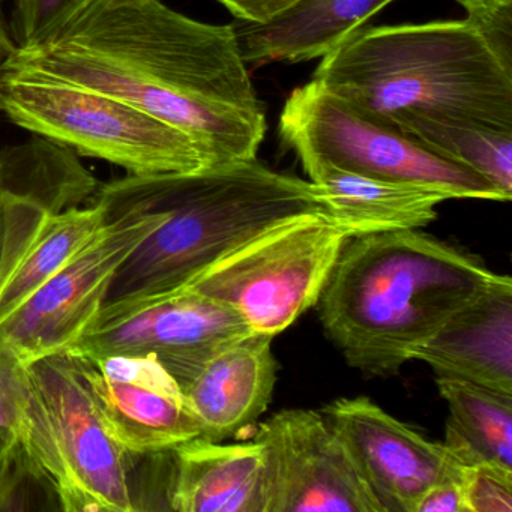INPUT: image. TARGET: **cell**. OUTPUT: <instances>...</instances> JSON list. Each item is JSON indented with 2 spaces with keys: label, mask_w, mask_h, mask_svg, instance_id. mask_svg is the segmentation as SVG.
<instances>
[{
  "label": "cell",
  "mask_w": 512,
  "mask_h": 512,
  "mask_svg": "<svg viewBox=\"0 0 512 512\" xmlns=\"http://www.w3.org/2000/svg\"><path fill=\"white\" fill-rule=\"evenodd\" d=\"M299 161L319 191L326 217L349 238L421 229L436 220L440 203L452 200L442 191L355 175L317 158Z\"/></svg>",
  "instance_id": "cell-17"
},
{
  "label": "cell",
  "mask_w": 512,
  "mask_h": 512,
  "mask_svg": "<svg viewBox=\"0 0 512 512\" xmlns=\"http://www.w3.org/2000/svg\"><path fill=\"white\" fill-rule=\"evenodd\" d=\"M2 113L17 127L127 175L191 173L217 166L184 131L127 101L38 71L4 65Z\"/></svg>",
  "instance_id": "cell-5"
},
{
  "label": "cell",
  "mask_w": 512,
  "mask_h": 512,
  "mask_svg": "<svg viewBox=\"0 0 512 512\" xmlns=\"http://www.w3.org/2000/svg\"><path fill=\"white\" fill-rule=\"evenodd\" d=\"M19 445L62 511H136L131 455L101 421L67 352L28 364Z\"/></svg>",
  "instance_id": "cell-6"
},
{
  "label": "cell",
  "mask_w": 512,
  "mask_h": 512,
  "mask_svg": "<svg viewBox=\"0 0 512 512\" xmlns=\"http://www.w3.org/2000/svg\"><path fill=\"white\" fill-rule=\"evenodd\" d=\"M4 65L127 101L193 137L217 164L257 158L265 139L233 25L199 22L161 0H88Z\"/></svg>",
  "instance_id": "cell-1"
},
{
  "label": "cell",
  "mask_w": 512,
  "mask_h": 512,
  "mask_svg": "<svg viewBox=\"0 0 512 512\" xmlns=\"http://www.w3.org/2000/svg\"><path fill=\"white\" fill-rule=\"evenodd\" d=\"M49 215L34 200L0 191V289Z\"/></svg>",
  "instance_id": "cell-23"
},
{
  "label": "cell",
  "mask_w": 512,
  "mask_h": 512,
  "mask_svg": "<svg viewBox=\"0 0 512 512\" xmlns=\"http://www.w3.org/2000/svg\"><path fill=\"white\" fill-rule=\"evenodd\" d=\"M394 0H299L293 10L268 25H233L248 64L314 61L344 38L364 28Z\"/></svg>",
  "instance_id": "cell-18"
},
{
  "label": "cell",
  "mask_w": 512,
  "mask_h": 512,
  "mask_svg": "<svg viewBox=\"0 0 512 512\" xmlns=\"http://www.w3.org/2000/svg\"><path fill=\"white\" fill-rule=\"evenodd\" d=\"M67 353L101 421L131 457L169 451L200 436L182 386L155 356Z\"/></svg>",
  "instance_id": "cell-12"
},
{
  "label": "cell",
  "mask_w": 512,
  "mask_h": 512,
  "mask_svg": "<svg viewBox=\"0 0 512 512\" xmlns=\"http://www.w3.org/2000/svg\"><path fill=\"white\" fill-rule=\"evenodd\" d=\"M461 466L460 461H455L437 478L419 497L415 512H464Z\"/></svg>",
  "instance_id": "cell-28"
},
{
  "label": "cell",
  "mask_w": 512,
  "mask_h": 512,
  "mask_svg": "<svg viewBox=\"0 0 512 512\" xmlns=\"http://www.w3.org/2000/svg\"><path fill=\"white\" fill-rule=\"evenodd\" d=\"M448 403L443 445L463 466L491 463L512 469V395L464 380L437 377Z\"/></svg>",
  "instance_id": "cell-19"
},
{
  "label": "cell",
  "mask_w": 512,
  "mask_h": 512,
  "mask_svg": "<svg viewBox=\"0 0 512 512\" xmlns=\"http://www.w3.org/2000/svg\"><path fill=\"white\" fill-rule=\"evenodd\" d=\"M403 134L445 160L473 170L512 199V130L476 122L428 121Z\"/></svg>",
  "instance_id": "cell-22"
},
{
  "label": "cell",
  "mask_w": 512,
  "mask_h": 512,
  "mask_svg": "<svg viewBox=\"0 0 512 512\" xmlns=\"http://www.w3.org/2000/svg\"><path fill=\"white\" fill-rule=\"evenodd\" d=\"M254 440L265 457V512H383L322 412L281 410Z\"/></svg>",
  "instance_id": "cell-11"
},
{
  "label": "cell",
  "mask_w": 512,
  "mask_h": 512,
  "mask_svg": "<svg viewBox=\"0 0 512 512\" xmlns=\"http://www.w3.org/2000/svg\"><path fill=\"white\" fill-rule=\"evenodd\" d=\"M14 50H16V43L11 34L10 20L5 16L4 7L0 2V83H2V68L8 58L13 55ZM0 113H2V107H0Z\"/></svg>",
  "instance_id": "cell-31"
},
{
  "label": "cell",
  "mask_w": 512,
  "mask_h": 512,
  "mask_svg": "<svg viewBox=\"0 0 512 512\" xmlns=\"http://www.w3.org/2000/svg\"><path fill=\"white\" fill-rule=\"evenodd\" d=\"M98 187L76 152L44 137L0 151V191L34 200L49 214L79 208Z\"/></svg>",
  "instance_id": "cell-20"
},
{
  "label": "cell",
  "mask_w": 512,
  "mask_h": 512,
  "mask_svg": "<svg viewBox=\"0 0 512 512\" xmlns=\"http://www.w3.org/2000/svg\"><path fill=\"white\" fill-rule=\"evenodd\" d=\"M323 413L352 455L383 512H415L425 490L457 458L389 415L370 398H340Z\"/></svg>",
  "instance_id": "cell-13"
},
{
  "label": "cell",
  "mask_w": 512,
  "mask_h": 512,
  "mask_svg": "<svg viewBox=\"0 0 512 512\" xmlns=\"http://www.w3.org/2000/svg\"><path fill=\"white\" fill-rule=\"evenodd\" d=\"M26 368L28 364L0 340V437L16 445L22 431Z\"/></svg>",
  "instance_id": "cell-26"
},
{
  "label": "cell",
  "mask_w": 512,
  "mask_h": 512,
  "mask_svg": "<svg viewBox=\"0 0 512 512\" xmlns=\"http://www.w3.org/2000/svg\"><path fill=\"white\" fill-rule=\"evenodd\" d=\"M278 133L299 160L317 158L355 175L442 191L452 200L509 202L478 173L428 151L314 80L289 95Z\"/></svg>",
  "instance_id": "cell-7"
},
{
  "label": "cell",
  "mask_w": 512,
  "mask_h": 512,
  "mask_svg": "<svg viewBox=\"0 0 512 512\" xmlns=\"http://www.w3.org/2000/svg\"><path fill=\"white\" fill-rule=\"evenodd\" d=\"M167 509L265 512V457L257 440L223 443L196 437L169 452Z\"/></svg>",
  "instance_id": "cell-16"
},
{
  "label": "cell",
  "mask_w": 512,
  "mask_h": 512,
  "mask_svg": "<svg viewBox=\"0 0 512 512\" xmlns=\"http://www.w3.org/2000/svg\"><path fill=\"white\" fill-rule=\"evenodd\" d=\"M88 0H14L10 28L17 49L52 37Z\"/></svg>",
  "instance_id": "cell-24"
},
{
  "label": "cell",
  "mask_w": 512,
  "mask_h": 512,
  "mask_svg": "<svg viewBox=\"0 0 512 512\" xmlns=\"http://www.w3.org/2000/svg\"><path fill=\"white\" fill-rule=\"evenodd\" d=\"M349 236L325 214L284 221L232 251L185 287L275 337L316 307Z\"/></svg>",
  "instance_id": "cell-8"
},
{
  "label": "cell",
  "mask_w": 512,
  "mask_h": 512,
  "mask_svg": "<svg viewBox=\"0 0 512 512\" xmlns=\"http://www.w3.org/2000/svg\"><path fill=\"white\" fill-rule=\"evenodd\" d=\"M272 340L251 332L233 341L182 388L200 436L223 442L268 409L278 370Z\"/></svg>",
  "instance_id": "cell-15"
},
{
  "label": "cell",
  "mask_w": 512,
  "mask_h": 512,
  "mask_svg": "<svg viewBox=\"0 0 512 512\" xmlns=\"http://www.w3.org/2000/svg\"><path fill=\"white\" fill-rule=\"evenodd\" d=\"M494 275L418 229L368 233L347 239L316 307L350 367L388 377Z\"/></svg>",
  "instance_id": "cell-4"
},
{
  "label": "cell",
  "mask_w": 512,
  "mask_h": 512,
  "mask_svg": "<svg viewBox=\"0 0 512 512\" xmlns=\"http://www.w3.org/2000/svg\"><path fill=\"white\" fill-rule=\"evenodd\" d=\"M157 224L152 212L107 221L94 241L0 323V340L25 364L70 350L97 320L119 266Z\"/></svg>",
  "instance_id": "cell-9"
},
{
  "label": "cell",
  "mask_w": 512,
  "mask_h": 512,
  "mask_svg": "<svg viewBox=\"0 0 512 512\" xmlns=\"http://www.w3.org/2000/svg\"><path fill=\"white\" fill-rule=\"evenodd\" d=\"M511 37L469 17L364 26L320 58L311 80L400 133L428 121L512 130Z\"/></svg>",
  "instance_id": "cell-3"
},
{
  "label": "cell",
  "mask_w": 512,
  "mask_h": 512,
  "mask_svg": "<svg viewBox=\"0 0 512 512\" xmlns=\"http://www.w3.org/2000/svg\"><path fill=\"white\" fill-rule=\"evenodd\" d=\"M248 334L235 311L184 289L103 311L67 352L155 356L184 388L212 356Z\"/></svg>",
  "instance_id": "cell-10"
},
{
  "label": "cell",
  "mask_w": 512,
  "mask_h": 512,
  "mask_svg": "<svg viewBox=\"0 0 512 512\" xmlns=\"http://www.w3.org/2000/svg\"><path fill=\"white\" fill-rule=\"evenodd\" d=\"M32 484H43V482L32 473L22 448L0 437V511L26 509L25 500L29 497L28 487Z\"/></svg>",
  "instance_id": "cell-27"
},
{
  "label": "cell",
  "mask_w": 512,
  "mask_h": 512,
  "mask_svg": "<svg viewBox=\"0 0 512 512\" xmlns=\"http://www.w3.org/2000/svg\"><path fill=\"white\" fill-rule=\"evenodd\" d=\"M104 221L152 212L158 224L122 262L103 311L184 290L203 272L266 230L325 214L310 181L275 172L257 158L173 175H127L92 197Z\"/></svg>",
  "instance_id": "cell-2"
},
{
  "label": "cell",
  "mask_w": 512,
  "mask_h": 512,
  "mask_svg": "<svg viewBox=\"0 0 512 512\" xmlns=\"http://www.w3.org/2000/svg\"><path fill=\"white\" fill-rule=\"evenodd\" d=\"M464 512H512V469L491 463L461 466Z\"/></svg>",
  "instance_id": "cell-25"
},
{
  "label": "cell",
  "mask_w": 512,
  "mask_h": 512,
  "mask_svg": "<svg viewBox=\"0 0 512 512\" xmlns=\"http://www.w3.org/2000/svg\"><path fill=\"white\" fill-rule=\"evenodd\" d=\"M242 23L268 25L298 5L299 0H220Z\"/></svg>",
  "instance_id": "cell-29"
},
{
  "label": "cell",
  "mask_w": 512,
  "mask_h": 512,
  "mask_svg": "<svg viewBox=\"0 0 512 512\" xmlns=\"http://www.w3.org/2000/svg\"><path fill=\"white\" fill-rule=\"evenodd\" d=\"M458 5L488 31L512 34V0H457Z\"/></svg>",
  "instance_id": "cell-30"
},
{
  "label": "cell",
  "mask_w": 512,
  "mask_h": 512,
  "mask_svg": "<svg viewBox=\"0 0 512 512\" xmlns=\"http://www.w3.org/2000/svg\"><path fill=\"white\" fill-rule=\"evenodd\" d=\"M104 224L103 211L95 203L49 215L0 289V323L94 241Z\"/></svg>",
  "instance_id": "cell-21"
},
{
  "label": "cell",
  "mask_w": 512,
  "mask_h": 512,
  "mask_svg": "<svg viewBox=\"0 0 512 512\" xmlns=\"http://www.w3.org/2000/svg\"><path fill=\"white\" fill-rule=\"evenodd\" d=\"M437 377L464 380L512 395V281L493 280L448 317L409 355Z\"/></svg>",
  "instance_id": "cell-14"
}]
</instances>
